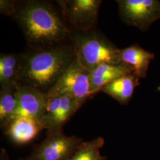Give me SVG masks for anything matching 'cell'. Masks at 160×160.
<instances>
[{
	"label": "cell",
	"mask_w": 160,
	"mask_h": 160,
	"mask_svg": "<svg viewBox=\"0 0 160 160\" xmlns=\"http://www.w3.org/2000/svg\"><path fill=\"white\" fill-rule=\"evenodd\" d=\"M16 1L14 0H1L0 13L6 16L12 17L16 10Z\"/></svg>",
	"instance_id": "cell-17"
},
{
	"label": "cell",
	"mask_w": 160,
	"mask_h": 160,
	"mask_svg": "<svg viewBox=\"0 0 160 160\" xmlns=\"http://www.w3.org/2000/svg\"><path fill=\"white\" fill-rule=\"evenodd\" d=\"M122 21L143 32L160 18L158 0H117Z\"/></svg>",
	"instance_id": "cell-5"
},
{
	"label": "cell",
	"mask_w": 160,
	"mask_h": 160,
	"mask_svg": "<svg viewBox=\"0 0 160 160\" xmlns=\"http://www.w3.org/2000/svg\"><path fill=\"white\" fill-rule=\"evenodd\" d=\"M154 57V53L144 49L138 44L132 45L120 51L121 62L132 67L133 73L139 78H146L149 65Z\"/></svg>",
	"instance_id": "cell-11"
},
{
	"label": "cell",
	"mask_w": 160,
	"mask_h": 160,
	"mask_svg": "<svg viewBox=\"0 0 160 160\" xmlns=\"http://www.w3.org/2000/svg\"><path fill=\"white\" fill-rule=\"evenodd\" d=\"M16 84L0 88V124L3 129L13 119L18 107Z\"/></svg>",
	"instance_id": "cell-14"
},
{
	"label": "cell",
	"mask_w": 160,
	"mask_h": 160,
	"mask_svg": "<svg viewBox=\"0 0 160 160\" xmlns=\"http://www.w3.org/2000/svg\"><path fill=\"white\" fill-rule=\"evenodd\" d=\"M70 43L74 50L77 61L90 72L102 64L122 63L120 49L97 28L72 31Z\"/></svg>",
	"instance_id": "cell-3"
},
{
	"label": "cell",
	"mask_w": 160,
	"mask_h": 160,
	"mask_svg": "<svg viewBox=\"0 0 160 160\" xmlns=\"http://www.w3.org/2000/svg\"><path fill=\"white\" fill-rule=\"evenodd\" d=\"M104 144L102 137L82 142L69 160H106L107 157L102 156L100 152Z\"/></svg>",
	"instance_id": "cell-16"
},
{
	"label": "cell",
	"mask_w": 160,
	"mask_h": 160,
	"mask_svg": "<svg viewBox=\"0 0 160 160\" xmlns=\"http://www.w3.org/2000/svg\"><path fill=\"white\" fill-rule=\"evenodd\" d=\"M42 130L43 128L39 122L26 118L12 120L4 129L11 140L18 144H25L32 141Z\"/></svg>",
	"instance_id": "cell-13"
},
{
	"label": "cell",
	"mask_w": 160,
	"mask_h": 160,
	"mask_svg": "<svg viewBox=\"0 0 160 160\" xmlns=\"http://www.w3.org/2000/svg\"><path fill=\"white\" fill-rule=\"evenodd\" d=\"M90 74L76 59L48 95L71 96L81 107L89 97H92Z\"/></svg>",
	"instance_id": "cell-7"
},
{
	"label": "cell",
	"mask_w": 160,
	"mask_h": 160,
	"mask_svg": "<svg viewBox=\"0 0 160 160\" xmlns=\"http://www.w3.org/2000/svg\"><path fill=\"white\" fill-rule=\"evenodd\" d=\"M76 59L71 43L46 50H29L22 53L16 84L48 94Z\"/></svg>",
	"instance_id": "cell-2"
},
{
	"label": "cell",
	"mask_w": 160,
	"mask_h": 160,
	"mask_svg": "<svg viewBox=\"0 0 160 160\" xmlns=\"http://www.w3.org/2000/svg\"><path fill=\"white\" fill-rule=\"evenodd\" d=\"M133 72L132 67L126 63L100 65L90 74L91 96L100 92L103 87L112 81Z\"/></svg>",
	"instance_id": "cell-10"
},
{
	"label": "cell",
	"mask_w": 160,
	"mask_h": 160,
	"mask_svg": "<svg viewBox=\"0 0 160 160\" xmlns=\"http://www.w3.org/2000/svg\"><path fill=\"white\" fill-rule=\"evenodd\" d=\"M139 79L133 72L112 81L103 87L100 92L113 98L120 104L126 105L139 85Z\"/></svg>",
	"instance_id": "cell-12"
},
{
	"label": "cell",
	"mask_w": 160,
	"mask_h": 160,
	"mask_svg": "<svg viewBox=\"0 0 160 160\" xmlns=\"http://www.w3.org/2000/svg\"><path fill=\"white\" fill-rule=\"evenodd\" d=\"M22 60V53H1V88H4L16 84Z\"/></svg>",
	"instance_id": "cell-15"
},
{
	"label": "cell",
	"mask_w": 160,
	"mask_h": 160,
	"mask_svg": "<svg viewBox=\"0 0 160 160\" xmlns=\"http://www.w3.org/2000/svg\"><path fill=\"white\" fill-rule=\"evenodd\" d=\"M12 17L23 32L29 51H42L70 43L72 30L57 1H16Z\"/></svg>",
	"instance_id": "cell-1"
},
{
	"label": "cell",
	"mask_w": 160,
	"mask_h": 160,
	"mask_svg": "<svg viewBox=\"0 0 160 160\" xmlns=\"http://www.w3.org/2000/svg\"><path fill=\"white\" fill-rule=\"evenodd\" d=\"M82 142L76 136L65 135L63 131L47 134L27 160H69Z\"/></svg>",
	"instance_id": "cell-6"
},
{
	"label": "cell",
	"mask_w": 160,
	"mask_h": 160,
	"mask_svg": "<svg viewBox=\"0 0 160 160\" xmlns=\"http://www.w3.org/2000/svg\"><path fill=\"white\" fill-rule=\"evenodd\" d=\"M17 87L18 107L12 120L26 118L36 120L42 125L46 110L48 94L33 88Z\"/></svg>",
	"instance_id": "cell-9"
},
{
	"label": "cell",
	"mask_w": 160,
	"mask_h": 160,
	"mask_svg": "<svg viewBox=\"0 0 160 160\" xmlns=\"http://www.w3.org/2000/svg\"><path fill=\"white\" fill-rule=\"evenodd\" d=\"M74 98L68 96H48L45 115L42 122L47 134L63 131V127L80 109Z\"/></svg>",
	"instance_id": "cell-8"
},
{
	"label": "cell",
	"mask_w": 160,
	"mask_h": 160,
	"mask_svg": "<svg viewBox=\"0 0 160 160\" xmlns=\"http://www.w3.org/2000/svg\"><path fill=\"white\" fill-rule=\"evenodd\" d=\"M65 22L72 31L97 28L102 0L56 1Z\"/></svg>",
	"instance_id": "cell-4"
}]
</instances>
